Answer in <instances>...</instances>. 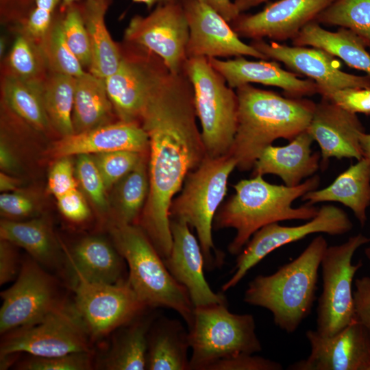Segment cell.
<instances>
[{
    "mask_svg": "<svg viewBox=\"0 0 370 370\" xmlns=\"http://www.w3.org/2000/svg\"><path fill=\"white\" fill-rule=\"evenodd\" d=\"M112 223L137 224L149 193L148 156L114 186Z\"/></svg>",
    "mask_w": 370,
    "mask_h": 370,
    "instance_id": "34",
    "label": "cell"
},
{
    "mask_svg": "<svg viewBox=\"0 0 370 370\" xmlns=\"http://www.w3.org/2000/svg\"><path fill=\"white\" fill-rule=\"evenodd\" d=\"M193 91L206 156L229 154L237 128L238 101L236 90L204 57L188 58L184 69Z\"/></svg>",
    "mask_w": 370,
    "mask_h": 370,
    "instance_id": "7",
    "label": "cell"
},
{
    "mask_svg": "<svg viewBox=\"0 0 370 370\" xmlns=\"http://www.w3.org/2000/svg\"><path fill=\"white\" fill-rule=\"evenodd\" d=\"M0 238L24 249L42 267L58 269L66 264L64 249L45 218L27 221L2 219Z\"/></svg>",
    "mask_w": 370,
    "mask_h": 370,
    "instance_id": "27",
    "label": "cell"
},
{
    "mask_svg": "<svg viewBox=\"0 0 370 370\" xmlns=\"http://www.w3.org/2000/svg\"><path fill=\"white\" fill-rule=\"evenodd\" d=\"M1 297V335L40 320L65 302L58 296L56 280L32 258L21 262L14 283Z\"/></svg>",
    "mask_w": 370,
    "mask_h": 370,
    "instance_id": "15",
    "label": "cell"
},
{
    "mask_svg": "<svg viewBox=\"0 0 370 370\" xmlns=\"http://www.w3.org/2000/svg\"><path fill=\"white\" fill-rule=\"evenodd\" d=\"M268 0H234V3L240 14L258 6Z\"/></svg>",
    "mask_w": 370,
    "mask_h": 370,
    "instance_id": "55",
    "label": "cell"
},
{
    "mask_svg": "<svg viewBox=\"0 0 370 370\" xmlns=\"http://www.w3.org/2000/svg\"><path fill=\"white\" fill-rule=\"evenodd\" d=\"M334 1L279 0L256 13L240 14L230 25L240 38L292 40Z\"/></svg>",
    "mask_w": 370,
    "mask_h": 370,
    "instance_id": "18",
    "label": "cell"
},
{
    "mask_svg": "<svg viewBox=\"0 0 370 370\" xmlns=\"http://www.w3.org/2000/svg\"><path fill=\"white\" fill-rule=\"evenodd\" d=\"M115 118L105 79L88 71L75 77L72 113L74 134L113 123Z\"/></svg>",
    "mask_w": 370,
    "mask_h": 370,
    "instance_id": "32",
    "label": "cell"
},
{
    "mask_svg": "<svg viewBox=\"0 0 370 370\" xmlns=\"http://www.w3.org/2000/svg\"><path fill=\"white\" fill-rule=\"evenodd\" d=\"M79 3L90 45L88 72L106 79L117 70L122 58L121 45L113 40L105 23V16L112 2L86 0Z\"/></svg>",
    "mask_w": 370,
    "mask_h": 370,
    "instance_id": "31",
    "label": "cell"
},
{
    "mask_svg": "<svg viewBox=\"0 0 370 370\" xmlns=\"http://www.w3.org/2000/svg\"><path fill=\"white\" fill-rule=\"evenodd\" d=\"M188 330L189 370H208L218 360L262 350L254 316L232 313L227 304L195 307Z\"/></svg>",
    "mask_w": 370,
    "mask_h": 370,
    "instance_id": "8",
    "label": "cell"
},
{
    "mask_svg": "<svg viewBox=\"0 0 370 370\" xmlns=\"http://www.w3.org/2000/svg\"><path fill=\"white\" fill-rule=\"evenodd\" d=\"M154 308H147L117 331L108 353L99 362L107 370L147 369L148 334L157 317Z\"/></svg>",
    "mask_w": 370,
    "mask_h": 370,
    "instance_id": "28",
    "label": "cell"
},
{
    "mask_svg": "<svg viewBox=\"0 0 370 370\" xmlns=\"http://www.w3.org/2000/svg\"><path fill=\"white\" fill-rule=\"evenodd\" d=\"M14 244L1 239L0 242V285L11 282L17 277L21 269Z\"/></svg>",
    "mask_w": 370,
    "mask_h": 370,
    "instance_id": "51",
    "label": "cell"
},
{
    "mask_svg": "<svg viewBox=\"0 0 370 370\" xmlns=\"http://www.w3.org/2000/svg\"><path fill=\"white\" fill-rule=\"evenodd\" d=\"M59 211L69 221L82 223L91 215L90 208L84 196L77 189H74L56 199Z\"/></svg>",
    "mask_w": 370,
    "mask_h": 370,
    "instance_id": "48",
    "label": "cell"
},
{
    "mask_svg": "<svg viewBox=\"0 0 370 370\" xmlns=\"http://www.w3.org/2000/svg\"><path fill=\"white\" fill-rule=\"evenodd\" d=\"M91 341L74 306L64 302L40 320L3 334L0 356L23 352L52 357L92 352Z\"/></svg>",
    "mask_w": 370,
    "mask_h": 370,
    "instance_id": "10",
    "label": "cell"
},
{
    "mask_svg": "<svg viewBox=\"0 0 370 370\" xmlns=\"http://www.w3.org/2000/svg\"><path fill=\"white\" fill-rule=\"evenodd\" d=\"M1 214L5 219L23 221L24 218L33 216L36 212L33 199L17 191L3 193L0 195Z\"/></svg>",
    "mask_w": 370,
    "mask_h": 370,
    "instance_id": "47",
    "label": "cell"
},
{
    "mask_svg": "<svg viewBox=\"0 0 370 370\" xmlns=\"http://www.w3.org/2000/svg\"><path fill=\"white\" fill-rule=\"evenodd\" d=\"M19 186V182L11 174L1 171L0 173V190L3 193L16 191Z\"/></svg>",
    "mask_w": 370,
    "mask_h": 370,
    "instance_id": "54",
    "label": "cell"
},
{
    "mask_svg": "<svg viewBox=\"0 0 370 370\" xmlns=\"http://www.w3.org/2000/svg\"><path fill=\"white\" fill-rule=\"evenodd\" d=\"M74 307L92 341L129 322L147 307L138 299L127 279L115 284L88 282L73 276Z\"/></svg>",
    "mask_w": 370,
    "mask_h": 370,
    "instance_id": "12",
    "label": "cell"
},
{
    "mask_svg": "<svg viewBox=\"0 0 370 370\" xmlns=\"http://www.w3.org/2000/svg\"><path fill=\"white\" fill-rule=\"evenodd\" d=\"M71 158L65 156L58 158L49 171L48 190L56 199L77 188L78 182Z\"/></svg>",
    "mask_w": 370,
    "mask_h": 370,
    "instance_id": "45",
    "label": "cell"
},
{
    "mask_svg": "<svg viewBox=\"0 0 370 370\" xmlns=\"http://www.w3.org/2000/svg\"><path fill=\"white\" fill-rule=\"evenodd\" d=\"M352 227L353 223L347 214L332 204L321 206L314 218L299 225L284 226L278 223L267 225L254 234L238 255L234 273L222 285L221 291L225 292L236 286L251 269L278 248L312 234L343 235L350 232Z\"/></svg>",
    "mask_w": 370,
    "mask_h": 370,
    "instance_id": "13",
    "label": "cell"
},
{
    "mask_svg": "<svg viewBox=\"0 0 370 370\" xmlns=\"http://www.w3.org/2000/svg\"><path fill=\"white\" fill-rule=\"evenodd\" d=\"M0 168L9 174L15 173L19 169L18 158L3 134L0 141Z\"/></svg>",
    "mask_w": 370,
    "mask_h": 370,
    "instance_id": "52",
    "label": "cell"
},
{
    "mask_svg": "<svg viewBox=\"0 0 370 370\" xmlns=\"http://www.w3.org/2000/svg\"><path fill=\"white\" fill-rule=\"evenodd\" d=\"M301 200L314 205L321 202H338L352 210L363 227L370 206V159L362 158L341 173L328 186L304 194Z\"/></svg>",
    "mask_w": 370,
    "mask_h": 370,
    "instance_id": "26",
    "label": "cell"
},
{
    "mask_svg": "<svg viewBox=\"0 0 370 370\" xmlns=\"http://www.w3.org/2000/svg\"><path fill=\"white\" fill-rule=\"evenodd\" d=\"M369 240H370V237H369Z\"/></svg>",
    "mask_w": 370,
    "mask_h": 370,
    "instance_id": "60",
    "label": "cell"
},
{
    "mask_svg": "<svg viewBox=\"0 0 370 370\" xmlns=\"http://www.w3.org/2000/svg\"><path fill=\"white\" fill-rule=\"evenodd\" d=\"M107 190L134 169L148 154L133 151H114L92 155Z\"/></svg>",
    "mask_w": 370,
    "mask_h": 370,
    "instance_id": "41",
    "label": "cell"
},
{
    "mask_svg": "<svg viewBox=\"0 0 370 370\" xmlns=\"http://www.w3.org/2000/svg\"><path fill=\"white\" fill-rule=\"evenodd\" d=\"M360 142L363 153V158L370 159V134L365 132L361 133Z\"/></svg>",
    "mask_w": 370,
    "mask_h": 370,
    "instance_id": "57",
    "label": "cell"
},
{
    "mask_svg": "<svg viewBox=\"0 0 370 370\" xmlns=\"http://www.w3.org/2000/svg\"><path fill=\"white\" fill-rule=\"evenodd\" d=\"M3 103L18 118L40 132L53 130L43 101L44 82L22 79L1 72Z\"/></svg>",
    "mask_w": 370,
    "mask_h": 370,
    "instance_id": "33",
    "label": "cell"
},
{
    "mask_svg": "<svg viewBox=\"0 0 370 370\" xmlns=\"http://www.w3.org/2000/svg\"><path fill=\"white\" fill-rule=\"evenodd\" d=\"M62 26L66 42L84 68L89 69L91 51L88 32L79 3H74L63 10Z\"/></svg>",
    "mask_w": 370,
    "mask_h": 370,
    "instance_id": "39",
    "label": "cell"
},
{
    "mask_svg": "<svg viewBox=\"0 0 370 370\" xmlns=\"http://www.w3.org/2000/svg\"><path fill=\"white\" fill-rule=\"evenodd\" d=\"M83 1H86V0H62V3L60 7V10H63L66 7H68L69 5L74 3H77V2H80ZM104 1H109L112 2V0H104Z\"/></svg>",
    "mask_w": 370,
    "mask_h": 370,
    "instance_id": "58",
    "label": "cell"
},
{
    "mask_svg": "<svg viewBox=\"0 0 370 370\" xmlns=\"http://www.w3.org/2000/svg\"><path fill=\"white\" fill-rule=\"evenodd\" d=\"M267 58L284 63L291 71L308 77L317 84V94L345 88H370V75H356L343 71L341 64L327 51L312 47L289 46L264 39L249 43Z\"/></svg>",
    "mask_w": 370,
    "mask_h": 370,
    "instance_id": "16",
    "label": "cell"
},
{
    "mask_svg": "<svg viewBox=\"0 0 370 370\" xmlns=\"http://www.w3.org/2000/svg\"><path fill=\"white\" fill-rule=\"evenodd\" d=\"M181 3L189 27L188 58L250 56L268 60L251 45L243 42L230 23L209 5L197 0H182Z\"/></svg>",
    "mask_w": 370,
    "mask_h": 370,
    "instance_id": "17",
    "label": "cell"
},
{
    "mask_svg": "<svg viewBox=\"0 0 370 370\" xmlns=\"http://www.w3.org/2000/svg\"><path fill=\"white\" fill-rule=\"evenodd\" d=\"M319 183L318 175L307 178L296 186L271 184L262 175L241 180L233 185L234 194L217 210L213 229L236 230L227 249L230 254L238 255L254 234L267 225L314 218L319 208L308 204L295 208L293 203L317 189Z\"/></svg>",
    "mask_w": 370,
    "mask_h": 370,
    "instance_id": "3",
    "label": "cell"
},
{
    "mask_svg": "<svg viewBox=\"0 0 370 370\" xmlns=\"http://www.w3.org/2000/svg\"><path fill=\"white\" fill-rule=\"evenodd\" d=\"M276 361L250 354L224 358L210 365L208 370H282Z\"/></svg>",
    "mask_w": 370,
    "mask_h": 370,
    "instance_id": "46",
    "label": "cell"
},
{
    "mask_svg": "<svg viewBox=\"0 0 370 370\" xmlns=\"http://www.w3.org/2000/svg\"><path fill=\"white\" fill-rule=\"evenodd\" d=\"M211 65L225 79L228 86L258 83L280 88L288 97L304 98L317 94V84L310 79H303L297 73L281 67L275 60H249L245 56L233 59L208 58Z\"/></svg>",
    "mask_w": 370,
    "mask_h": 370,
    "instance_id": "23",
    "label": "cell"
},
{
    "mask_svg": "<svg viewBox=\"0 0 370 370\" xmlns=\"http://www.w3.org/2000/svg\"><path fill=\"white\" fill-rule=\"evenodd\" d=\"M310 353L290 370H370V338L356 319L337 334L324 336L309 330Z\"/></svg>",
    "mask_w": 370,
    "mask_h": 370,
    "instance_id": "19",
    "label": "cell"
},
{
    "mask_svg": "<svg viewBox=\"0 0 370 370\" xmlns=\"http://www.w3.org/2000/svg\"><path fill=\"white\" fill-rule=\"evenodd\" d=\"M315 21L352 30L370 49V0H334Z\"/></svg>",
    "mask_w": 370,
    "mask_h": 370,
    "instance_id": "37",
    "label": "cell"
},
{
    "mask_svg": "<svg viewBox=\"0 0 370 370\" xmlns=\"http://www.w3.org/2000/svg\"><path fill=\"white\" fill-rule=\"evenodd\" d=\"M75 173L78 184L101 213L108 211L107 188L101 175L90 154L76 156Z\"/></svg>",
    "mask_w": 370,
    "mask_h": 370,
    "instance_id": "40",
    "label": "cell"
},
{
    "mask_svg": "<svg viewBox=\"0 0 370 370\" xmlns=\"http://www.w3.org/2000/svg\"><path fill=\"white\" fill-rule=\"evenodd\" d=\"M61 3L62 0H35L25 21L16 30L19 29L40 42L50 29Z\"/></svg>",
    "mask_w": 370,
    "mask_h": 370,
    "instance_id": "43",
    "label": "cell"
},
{
    "mask_svg": "<svg viewBox=\"0 0 370 370\" xmlns=\"http://www.w3.org/2000/svg\"><path fill=\"white\" fill-rule=\"evenodd\" d=\"M218 12L227 21L231 23L240 14L232 0H197Z\"/></svg>",
    "mask_w": 370,
    "mask_h": 370,
    "instance_id": "53",
    "label": "cell"
},
{
    "mask_svg": "<svg viewBox=\"0 0 370 370\" xmlns=\"http://www.w3.org/2000/svg\"><path fill=\"white\" fill-rule=\"evenodd\" d=\"M172 247L164 264L175 280L186 289L195 307L227 304L225 296L214 292L204 273L205 261L199 241L184 221L170 219Z\"/></svg>",
    "mask_w": 370,
    "mask_h": 370,
    "instance_id": "21",
    "label": "cell"
},
{
    "mask_svg": "<svg viewBox=\"0 0 370 370\" xmlns=\"http://www.w3.org/2000/svg\"><path fill=\"white\" fill-rule=\"evenodd\" d=\"M132 1L134 3H143L149 10L160 5L180 3L182 0H132Z\"/></svg>",
    "mask_w": 370,
    "mask_h": 370,
    "instance_id": "56",
    "label": "cell"
},
{
    "mask_svg": "<svg viewBox=\"0 0 370 370\" xmlns=\"http://www.w3.org/2000/svg\"><path fill=\"white\" fill-rule=\"evenodd\" d=\"M370 242L361 233L345 243L328 246L321 262L322 291L317 308V329L324 336H332L354 321L355 318L352 283L362 267L359 260L352 264L354 254Z\"/></svg>",
    "mask_w": 370,
    "mask_h": 370,
    "instance_id": "9",
    "label": "cell"
},
{
    "mask_svg": "<svg viewBox=\"0 0 370 370\" xmlns=\"http://www.w3.org/2000/svg\"><path fill=\"white\" fill-rule=\"evenodd\" d=\"M20 370H89L93 367L92 352L52 357L30 356L16 365Z\"/></svg>",
    "mask_w": 370,
    "mask_h": 370,
    "instance_id": "42",
    "label": "cell"
},
{
    "mask_svg": "<svg viewBox=\"0 0 370 370\" xmlns=\"http://www.w3.org/2000/svg\"><path fill=\"white\" fill-rule=\"evenodd\" d=\"M236 168V162L229 154L218 158L206 156L188 174L170 206V219L184 221L195 229L208 269L223 263V254L214 245L212 231L214 217L227 193L229 177Z\"/></svg>",
    "mask_w": 370,
    "mask_h": 370,
    "instance_id": "6",
    "label": "cell"
},
{
    "mask_svg": "<svg viewBox=\"0 0 370 370\" xmlns=\"http://www.w3.org/2000/svg\"><path fill=\"white\" fill-rule=\"evenodd\" d=\"M365 254L367 258L368 259V260L370 262V246L365 248Z\"/></svg>",
    "mask_w": 370,
    "mask_h": 370,
    "instance_id": "59",
    "label": "cell"
},
{
    "mask_svg": "<svg viewBox=\"0 0 370 370\" xmlns=\"http://www.w3.org/2000/svg\"><path fill=\"white\" fill-rule=\"evenodd\" d=\"M314 140L307 130L288 144L265 148L252 169L251 177L275 175L288 186H296L314 175L320 166L321 153H312Z\"/></svg>",
    "mask_w": 370,
    "mask_h": 370,
    "instance_id": "24",
    "label": "cell"
},
{
    "mask_svg": "<svg viewBox=\"0 0 370 370\" xmlns=\"http://www.w3.org/2000/svg\"><path fill=\"white\" fill-rule=\"evenodd\" d=\"M295 46L323 49L343 60L347 66L370 75V53L364 41L352 30L341 27L330 32L313 21L292 39Z\"/></svg>",
    "mask_w": 370,
    "mask_h": 370,
    "instance_id": "29",
    "label": "cell"
},
{
    "mask_svg": "<svg viewBox=\"0 0 370 370\" xmlns=\"http://www.w3.org/2000/svg\"><path fill=\"white\" fill-rule=\"evenodd\" d=\"M1 70L22 79L38 82H44L49 71L39 42L19 29Z\"/></svg>",
    "mask_w": 370,
    "mask_h": 370,
    "instance_id": "36",
    "label": "cell"
},
{
    "mask_svg": "<svg viewBox=\"0 0 370 370\" xmlns=\"http://www.w3.org/2000/svg\"><path fill=\"white\" fill-rule=\"evenodd\" d=\"M328 246L324 236L318 235L293 261L271 275L254 278L245 292L244 301L267 309L275 325L293 333L312 308L319 269Z\"/></svg>",
    "mask_w": 370,
    "mask_h": 370,
    "instance_id": "4",
    "label": "cell"
},
{
    "mask_svg": "<svg viewBox=\"0 0 370 370\" xmlns=\"http://www.w3.org/2000/svg\"><path fill=\"white\" fill-rule=\"evenodd\" d=\"M191 84L170 73L149 99L140 125L149 138V193L137 225L162 259L170 254L169 210L189 173L206 156L197 123Z\"/></svg>",
    "mask_w": 370,
    "mask_h": 370,
    "instance_id": "1",
    "label": "cell"
},
{
    "mask_svg": "<svg viewBox=\"0 0 370 370\" xmlns=\"http://www.w3.org/2000/svg\"><path fill=\"white\" fill-rule=\"evenodd\" d=\"M110 232L128 266L127 282L140 301L147 308L175 310L190 328L195 306L189 295L172 276L142 228L137 224L112 223Z\"/></svg>",
    "mask_w": 370,
    "mask_h": 370,
    "instance_id": "5",
    "label": "cell"
},
{
    "mask_svg": "<svg viewBox=\"0 0 370 370\" xmlns=\"http://www.w3.org/2000/svg\"><path fill=\"white\" fill-rule=\"evenodd\" d=\"M307 131L319 146L322 168L332 158L356 160L363 158L360 136L365 131L357 114L326 99L316 103Z\"/></svg>",
    "mask_w": 370,
    "mask_h": 370,
    "instance_id": "20",
    "label": "cell"
},
{
    "mask_svg": "<svg viewBox=\"0 0 370 370\" xmlns=\"http://www.w3.org/2000/svg\"><path fill=\"white\" fill-rule=\"evenodd\" d=\"M117 70L105 79L107 92L119 121L140 124L153 94L170 71L153 53L123 41Z\"/></svg>",
    "mask_w": 370,
    "mask_h": 370,
    "instance_id": "11",
    "label": "cell"
},
{
    "mask_svg": "<svg viewBox=\"0 0 370 370\" xmlns=\"http://www.w3.org/2000/svg\"><path fill=\"white\" fill-rule=\"evenodd\" d=\"M319 95L349 112L370 114V88L328 90Z\"/></svg>",
    "mask_w": 370,
    "mask_h": 370,
    "instance_id": "44",
    "label": "cell"
},
{
    "mask_svg": "<svg viewBox=\"0 0 370 370\" xmlns=\"http://www.w3.org/2000/svg\"><path fill=\"white\" fill-rule=\"evenodd\" d=\"M354 285L355 318L364 327L370 338V277L356 279Z\"/></svg>",
    "mask_w": 370,
    "mask_h": 370,
    "instance_id": "50",
    "label": "cell"
},
{
    "mask_svg": "<svg viewBox=\"0 0 370 370\" xmlns=\"http://www.w3.org/2000/svg\"><path fill=\"white\" fill-rule=\"evenodd\" d=\"M188 330L177 319L156 317L148 334L147 369L189 370Z\"/></svg>",
    "mask_w": 370,
    "mask_h": 370,
    "instance_id": "30",
    "label": "cell"
},
{
    "mask_svg": "<svg viewBox=\"0 0 370 370\" xmlns=\"http://www.w3.org/2000/svg\"><path fill=\"white\" fill-rule=\"evenodd\" d=\"M72 277L90 282L115 284L125 280V260L114 243L99 236L77 241L69 250L63 247Z\"/></svg>",
    "mask_w": 370,
    "mask_h": 370,
    "instance_id": "25",
    "label": "cell"
},
{
    "mask_svg": "<svg viewBox=\"0 0 370 370\" xmlns=\"http://www.w3.org/2000/svg\"><path fill=\"white\" fill-rule=\"evenodd\" d=\"M188 38L189 27L181 2L157 5L145 16H134L123 34L124 42L157 55L174 74L184 72Z\"/></svg>",
    "mask_w": 370,
    "mask_h": 370,
    "instance_id": "14",
    "label": "cell"
},
{
    "mask_svg": "<svg viewBox=\"0 0 370 370\" xmlns=\"http://www.w3.org/2000/svg\"><path fill=\"white\" fill-rule=\"evenodd\" d=\"M35 0H0L1 23L16 29L25 21Z\"/></svg>",
    "mask_w": 370,
    "mask_h": 370,
    "instance_id": "49",
    "label": "cell"
},
{
    "mask_svg": "<svg viewBox=\"0 0 370 370\" xmlns=\"http://www.w3.org/2000/svg\"><path fill=\"white\" fill-rule=\"evenodd\" d=\"M149 138L137 123L117 120L92 130L61 137L51 152L56 158L96 154L114 151H133L149 154Z\"/></svg>",
    "mask_w": 370,
    "mask_h": 370,
    "instance_id": "22",
    "label": "cell"
},
{
    "mask_svg": "<svg viewBox=\"0 0 370 370\" xmlns=\"http://www.w3.org/2000/svg\"><path fill=\"white\" fill-rule=\"evenodd\" d=\"M39 43L49 71L75 77L86 71L66 42L60 8L50 29Z\"/></svg>",
    "mask_w": 370,
    "mask_h": 370,
    "instance_id": "38",
    "label": "cell"
},
{
    "mask_svg": "<svg viewBox=\"0 0 370 370\" xmlns=\"http://www.w3.org/2000/svg\"><path fill=\"white\" fill-rule=\"evenodd\" d=\"M238 122L229 152L241 171L252 170L263 150L278 139L292 140L306 131L316 103L306 98L282 96L245 84L236 88Z\"/></svg>",
    "mask_w": 370,
    "mask_h": 370,
    "instance_id": "2",
    "label": "cell"
},
{
    "mask_svg": "<svg viewBox=\"0 0 370 370\" xmlns=\"http://www.w3.org/2000/svg\"><path fill=\"white\" fill-rule=\"evenodd\" d=\"M75 77L49 71L43 84V101L52 129L61 137L74 134L72 113Z\"/></svg>",
    "mask_w": 370,
    "mask_h": 370,
    "instance_id": "35",
    "label": "cell"
}]
</instances>
